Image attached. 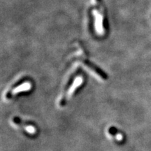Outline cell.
Wrapping results in <instances>:
<instances>
[{"label":"cell","mask_w":151,"mask_h":151,"mask_svg":"<svg viewBox=\"0 0 151 151\" xmlns=\"http://www.w3.org/2000/svg\"><path fill=\"white\" fill-rule=\"evenodd\" d=\"M30 87H31V86H30V83L27 82L23 83H22L21 85H18V86L14 87L13 89H11L6 93L7 99H10L12 96H14V94H16V93H18V92L29 90L30 88Z\"/></svg>","instance_id":"cell-3"},{"label":"cell","mask_w":151,"mask_h":151,"mask_svg":"<svg viewBox=\"0 0 151 151\" xmlns=\"http://www.w3.org/2000/svg\"><path fill=\"white\" fill-rule=\"evenodd\" d=\"M109 133L110 134V135L114 137V139L118 141H121L123 139V135L122 134L120 133L118 130L116 129V128L115 127H111L109 128Z\"/></svg>","instance_id":"cell-4"},{"label":"cell","mask_w":151,"mask_h":151,"mask_svg":"<svg viewBox=\"0 0 151 151\" xmlns=\"http://www.w3.org/2000/svg\"><path fill=\"white\" fill-rule=\"evenodd\" d=\"M82 81H83V79L81 77L78 76L77 77V78H76L75 81H73V83H71V86H69L68 89L67 88V90H65V92H64L63 97H62L61 100H60V105L62 106L65 104L66 99H67L69 97H70L71 94L74 92L76 88L81 83H82Z\"/></svg>","instance_id":"cell-1"},{"label":"cell","mask_w":151,"mask_h":151,"mask_svg":"<svg viewBox=\"0 0 151 151\" xmlns=\"http://www.w3.org/2000/svg\"><path fill=\"white\" fill-rule=\"evenodd\" d=\"M13 122L18 127H21L24 131H26L27 133L29 134H35L36 132V127L35 125L32 124H28L27 122L22 121L21 119H20L18 117H15L13 120Z\"/></svg>","instance_id":"cell-2"}]
</instances>
